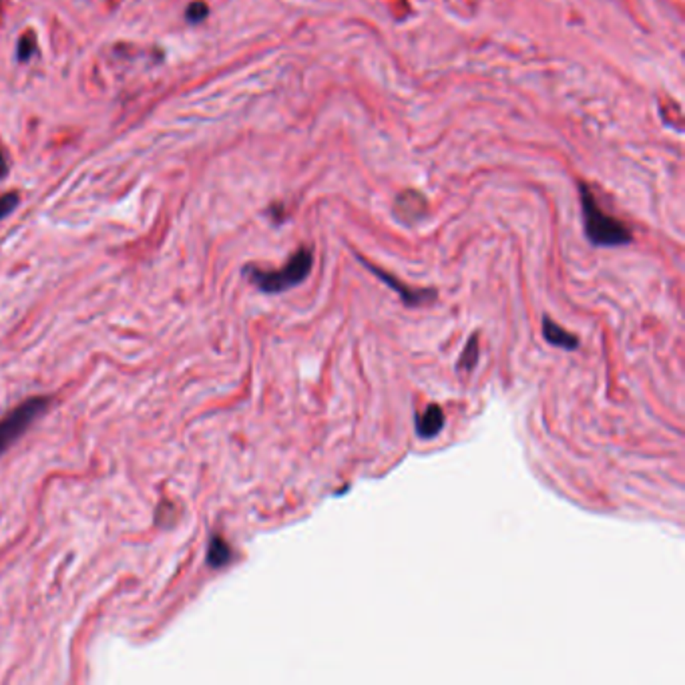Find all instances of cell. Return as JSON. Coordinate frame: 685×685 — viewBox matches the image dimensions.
<instances>
[{"label": "cell", "mask_w": 685, "mask_h": 685, "mask_svg": "<svg viewBox=\"0 0 685 685\" xmlns=\"http://www.w3.org/2000/svg\"><path fill=\"white\" fill-rule=\"evenodd\" d=\"M35 54V37L30 33H26L25 37L18 40V47H16V57L18 61L26 62L30 57Z\"/></svg>", "instance_id": "obj_10"}, {"label": "cell", "mask_w": 685, "mask_h": 685, "mask_svg": "<svg viewBox=\"0 0 685 685\" xmlns=\"http://www.w3.org/2000/svg\"><path fill=\"white\" fill-rule=\"evenodd\" d=\"M366 265H368V267H370V272H374V274L378 275L382 282H386L388 286L392 287L394 292H398L400 298H402V301H404L406 306H422V304H428V301H432V299L436 298L434 289H410V287H404L402 286V282L394 280V277H392V275H388L386 272H382V270L374 267V265H370V263H366Z\"/></svg>", "instance_id": "obj_4"}, {"label": "cell", "mask_w": 685, "mask_h": 685, "mask_svg": "<svg viewBox=\"0 0 685 685\" xmlns=\"http://www.w3.org/2000/svg\"><path fill=\"white\" fill-rule=\"evenodd\" d=\"M543 336L548 344L557 346L563 350H577L579 348V340L573 336L571 332H567L565 328H560L557 322H553L551 318L543 320Z\"/></svg>", "instance_id": "obj_6"}, {"label": "cell", "mask_w": 685, "mask_h": 685, "mask_svg": "<svg viewBox=\"0 0 685 685\" xmlns=\"http://www.w3.org/2000/svg\"><path fill=\"white\" fill-rule=\"evenodd\" d=\"M414 424H416V434L420 438H434L444 428V412L438 404H430L420 414H416Z\"/></svg>", "instance_id": "obj_5"}, {"label": "cell", "mask_w": 685, "mask_h": 685, "mask_svg": "<svg viewBox=\"0 0 685 685\" xmlns=\"http://www.w3.org/2000/svg\"><path fill=\"white\" fill-rule=\"evenodd\" d=\"M579 193H581L585 236L593 246L615 248V246H627L633 239V234L629 231L627 225L601 209V205L587 183H579Z\"/></svg>", "instance_id": "obj_1"}, {"label": "cell", "mask_w": 685, "mask_h": 685, "mask_svg": "<svg viewBox=\"0 0 685 685\" xmlns=\"http://www.w3.org/2000/svg\"><path fill=\"white\" fill-rule=\"evenodd\" d=\"M207 14H209V6H207L203 0H195V2H191V4L187 6L185 18L189 21V23H201V21H205V18H207Z\"/></svg>", "instance_id": "obj_9"}, {"label": "cell", "mask_w": 685, "mask_h": 685, "mask_svg": "<svg viewBox=\"0 0 685 685\" xmlns=\"http://www.w3.org/2000/svg\"><path fill=\"white\" fill-rule=\"evenodd\" d=\"M18 201H21V197L14 191L0 195V219H4L6 215H11L14 212V207L18 205Z\"/></svg>", "instance_id": "obj_11"}, {"label": "cell", "mask_w": 685, "mask_h": 685, "mask_svg": "<svg viewBox=\"0 0 685 685\" xmlns=\"http://www.w3.org/2000/svg\"><path fill=\"white\" fill-rule=\"evenodd\" d=\"M234 559V551L227 545L224 536L213 535L209 539V547H207V565L212 569H224L225 565H229Z\"/></svg>", "instance_id": "obj_7"}, {"label": "cell", "mask_w": 685, "mask_h": 685, "mask_svg": "<svg viewBox=\"0 0 685 685\" xmlns=\"http://www.w3.org/2000/svg\"><path fill=\"white\" fill-rule=\"evenodd\" d=\"M311 263H313L311 249L299 248L282 270L270 272V270H260V267L248 265L246 274L251 280V284L258 289H262L263 294H282V292L299 286L310 275Z\"/></svg>", "instance_id": "obj_2"}, {"label": "cell", "mask_w": 685, "mask_h": 685, "mask_svg": "<svg viewBox=\"0 0 685 685\" xmlns=\"http://www.w3.org/2000/svg\"><path fill=\"white\" fill-rule=\"evenodd\" d=\"M6 173H8V157H6L4 151L0 149V177H4Z\"/></svg>", "instance_id": "obj_12"}, {"label": "cell", "mask_w": 685, "mask_h": 685, "mask_svg": "<svg viewBox=\"0 0 685 685\" xmlns=\"http://www.w3.org/2000/svg\"><path fill=\"white\" fill-rule=\"evenodd\" d=\"M50 400L47 396H35V398L25 400L21 406H16L0 420V454H4L21 436L25 434L28 426L47 412Z\"/></svg>", "instance_id": "obj_3"}, {"label": "cell", "mask_w": 685, "mask_h": 685, "mask_svg": "<svg viewBox=\"0 0 685 685\" xmlns=\"http://www.w3.org/2000/svg\"><path fill=\"white\" fill-rule=\"evenodd\" d=\"M476 360H478V336L474 334L466 348L462 352V356L459 358V372H471L474 366H476Z\"/></svg>", "instance_id": "obj_8"}]
</instances>
